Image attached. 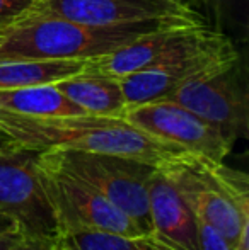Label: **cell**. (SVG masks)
Here are the masks:
<instances>
[{"mask_svg": "<svg viewBox=\"0 0 249 250\" xmlns=\"http://www.w3.org/2000/svg\"><path fill=\"white\" fill-rule=\"evenodd\" d=\"M169 99L195 112L232 145L248 138L249 90L241 53L191 77Z\"/></svg>", "mask_w": 249, "mask_h": 250, "instance_id": "5b68a950", "label": "cell"}, {"mask_svg": "<svg viewBox=\"0 0 249 250\" xmlns=\"http://www.w3.org/2000/svg\"><path fill=\"white\" fill-rule=\"evenodd\" d=\"M184 2H188V3H191V0H184Z\"/></svg>", "mask_w": 249, "mask_h": 250, "instance_id": "484cf974", "label": "cell"}, {"mask_svg": "<svg viewBox=\"0 0 249 250\" xmlns=\"http://www.w3.org/2000/svg\"><path fill=\"white\" fill-rule=\"evenodd\" d=\"M86 65L87 60H0V89L57 83L80 73Z\"/></svg>", "mask_w": 249, "mask_h": 250, "instance_id": "5bb4252c", "label": "cell"}, {"mask_svg": "<svg viewBox=\"0 0 249 250\" xmlns=\"http://www.w3.org/2000/svg\"><path fill=\"white\" fill-rule=\"evenodd\" d=\"M17 240H21V238L17 237H0V250H5L7 247H10V245H14Z\"/></svg>", "mask_w": 249, "mask_h": 250, "instance_id": "44dd1931", "label": "cell"}, {"mask_svg": "<svg viewBox=\"0 0 249 250\" xmlns=\"http://www.w3.org/2000/svg\"><path fill=\"white\" fill-rule=\"evenodd\" d=\"M38 153L10 143L0 148V211L16 220L23 238L55 242L60 231L40 182Z\"/></svg>", "mask_w": 249, "mask_h": 250, "instance_id": "52a82bcc", "label": "cell"}, {"mask_svg": "<svg viewBox=\"0 0 249 250\" xmlns=\"http://www.w3.org/2000/svg\"><path fill=\"white\" fill-rule=\"evenodd\" d=\"M206 29L208 26L205 22H181L160 27L118 50L87 60L86 68L121 79L180 55Z\"/></svg>", "mask_w": 249, "mask_h": 250, "instance_id": "8fae6325", "label": "cell"}, {"mask_svg": "<svg viewBox=\"0 0 249 250\" xmlns=\"http://www.w3.org/2000/svg\"><path fill=\"white\" fill-rule=\"evenodd\" d=\"M0 109L21 116H34V118L86 114L79 105L67 99L53 83L0 89Z\"/></svg>", "mask_w": 249, "mask_h": 250, "instance_id": "9a60e30c", "label": "cell"}, {"mask_svg": "<svg viewBox=\"0 0 249 250\" xmlns=\"http://www.w3.org/2000/svg\"><path fill=\"white\" fill-rule=\"evenodd\" d=\"M149 213L154 233L180 250H198L196 216L157 165L149 182Z\"/></svg>", "mask_w": 249, "mask_h": 250, "instance_id": "7c38bea8", "label": "cell"}, {"mask_svg": "<svg viewBox=\"0 0 249 250\" xmlns=\"http://www.w3.org/2000/svg\"><path fill=\"white\" fill-rule=\"evenodd\" d=\"M123 119L152 138L213 160H224L234 148L208 123L171 99L128 107Z\"/></svg>", "mask_w": 249, "mask_h": 250, "instance_id": "9c48e42d", "label": "cell"}, {"mask_svg": "<svg viewBox=\"0 0 249 250\" xmlns=\"http://www.w3.org/2000/svg\"><path fill=\"white\" fill-rule=\"evenodd\" d=\"M51 250H73V249L70 247V245L67 244V242L60 237V238H58V240L53 244V249H51Z\"/></svg>", "mask_w": 249, "mask_h": 250, "instance_id": "7402d4cb", "label": "cell"}, {"mask_svg": "<svg viewBox=\"0 0 249 250\" xmlns=\"http://www.w3.org/2000/svg\"><path fill=\"white\" fill-rule=\"evenodd\" d=\"M0 237H17L23 238L19 230V225L16 223V220L9 216V214L0 211Z\"/></svg>", "mask_w": 249, "mask_h": 250, "instance_id": "ffe728a7", "label": "cell"}, {"mask_svg": "<svg viewBox=\"0 0 249 250\" xmlns=\"http://www.w3.org/2000/svg\"><path fill=\"white\" fill-rule=\"evenodd\" d=\"M36 2L38 0H0V29L5 31L19 22Z\"/></svg>", "mask_w": 249, "mask_h": 250, "instance_id": "ac0fdd59", "label": "cell"}, {"mask_svg": "<svg viewBox=\"0 0 249 250\" xmlns=\"http://www.w3.org/2000/svg\"><path fill=\"white\" fill-rule=\"evenodd\" d=\"M181 22L205 21L162 17L113 26H89L53 17L29 19L3 31L0 38V60H91L118 50L147 33Z\"/></svg>", "mask_w": 249, "mask_h": 250, "instance_id": "7a4b0ae2", "label": "cell"}, {"mask_svg": "<svg viewBox=\"0 0 249 250\" xmlns=\"http://www.w3.org/2000/svg\"><path fill=\"white\" fill-rule=\"evenodd\" d=\"M40 160L80 181L121 209L142 233H154L149 213V182L156 165L114 153L77 150L40 151Z\"/></svg>", "mask_w": 249, "mask_h": 250, "instance_id": "277c9868", "label": "cell"}, {"mask_svg": "<svg viewBox=\"0 0 249 250\" xmlns=\"http://www.w3.org/2000/svg\"><path fill=\"white\" fill-rule=\"evenodd\" d=\"M0 140L36 151L77 150L114 153L154 165L183 151L180 146L145 135L123 118L94 114L34 118L0 109Z\"/></svg>", "mask_w": 249, "mask_h": 250, "instance_id": "6da1fadb", "label": "cell"}, {"mask_svg": "<svg viewBox=\"0 0 249 250\" xmlns=\"http://www.w3.org/2000/svg\"><path fill=\"white\" fill-rule=\"evenodd\" d=\"M234 250H249V235H244L239 240V244L234 247Z\"/></svg>", "mask_w": 249, "mask_h": 250, "instance_id": "603a6c76", "label": "cell"}, {"mask_svg": "<svg viewBox=\"0 0 249 250\" xmlns=\"http://www.w3.org/2000/svg\"><path fill=\"white\" fill-rule=\"evenodd\" d=\"M234 43L220 31L206 29L184 51L150 68L121 77V90L128 107L169 99L191 77L237 55Z\"/></svg>", "mask_w": 249, "mask_h": 250, "instance_id": "ba28073f", "label": "cell"}, {"mask_svg": "<svg viewBox=\"0 0 249 250\" xmlns=\"http://www.w3.org/2000/svg\"><path fill=\"white\" fill-rule=\"evenodd\" d=\"M9 145V143H5V142H2V140H0V148H3V146H7Z\"/></svg>", "mask_w": 249, "mask_h": 250, "instance_id": "cb8c5ba5", "label": "cell"}, {"mask_svg": "<svg viewBox=\"0 0 249 250\" xmlns=\"http://www.w3.org/2000/svg\"><path fill=\"white\" fill-rule=\"evenodd\" d=\"M3 36V29H0V38H2Z\"/></svg>", "mask_w": 249, "mask_h": 250, "instance_id": "d4e9b609", "label": "cell"}, {"mask_svg": "<svg viewBox=\"0 0 249 250\" xmlns=\"http://www.w3.org/2000/svg\"><path fill=\"white\" fill-rule=\"evenodd\" d=\"M36 165L40 182L51 204L60 237L79 231H106L126 237L142 233L123 211L118 209L87 182L41 162L40 153Z\"/></svg>", "mask_w": 249, "mask_h": 250, "instance_id": "8992f818", "label": "cell"}, {"mask_svg": "<svg viewBox=\"0 0 249 250\" xmlns=\"http://www.w3.org/2000/svg\"><path fill=\"white\" fill-rule=\"evenodd\" d=\"M196 218L237 245L249 235V179L244 172L195 151H178L157 164Z\"/></svg>", "mask_w": 249, "mask_h": 250, "instance_id": "3957f363", "label": "cell"}, {"mask_svg": "<svg viewBox=\"0 0 249 250\" xmlns=\"http://www.w3.org/2000/svg\"><path fill=\"white\" fill-rule=\"evenodd\" d=\"M53 85L86 114L123 118L128 109L120 80L94 70L84 68Z\"/></svg>", "mask_w": 249, "mask_h": 250, "instance_id": "4fadbf2b", "label": "cell"}, {"mask_svg": "<svg viewBox=\"0 0 249 250\" xmlns=\"http://www.w3.org/2000/svg\"><path fill=\"white\" fill-rule=\"evenodd\" d=\"M40 17L73 21L89 26H113L162 17L202 19L191 3L184 0H38L19 22Z\"/></svg>", "mask_w": 249, "mask_h": 250, "instance_id": "30bf717a", "label": "cell"}, {"mask_svg": "<svg viewBox=\"0 0 249 250\" xmlns=\"http://www.w3.org/2000/svg\"><path fill=\"white\" fill-rule=\"evenodd\" d=\"M55 242L40 240V238H21V240H17L16 244L7 247L5 250H51Z\"/></svg>", "mask_w": 249, "mask_h": 250, "instance_id": "d6986e66", "label": "cell"}, {"mask_svg": "<svg viewBox=\"0 0 249 250\" xmlns=\"http://www.w3.org/2000/svg\"><path fill=\"white\" fill-rule=\"evenodd\" d=\"M62 238L73 250H180L156 233L126 237L106 231H79Z\"/></svg>", "mask_w": 249, "mask_h": 250, "instance_id": "2e32d148", "label": "cell"}, {"mask_svg": "<svg viewBox=\"0 0 249 250\" xmlns=\"http://www.w3.org/2000/svg\"><path fill=\"white\" fill-rule=\"evenodd\" d=\"M196 240L198 250H234L236 245L208 221L196 218Z\"/></svg>", "mask_w": 249, "mask_h": 250, "instance_id": "e0dca14e", "label": "cell"}]
</instances>
